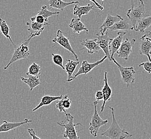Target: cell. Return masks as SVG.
I'll list each match as a JSON object with an SVG mask.
<instances>
[{
	"label": "cell",
	"instance_id": "obj_1",
	"mask_svg": "<svg viewBox=\"0 0 151 139\" xmlns=\"http://www.w3.org/2000/svg\"><path fill=\"white\" fill-rule=\"evenodd\" d=\"M111 111L112 123L107 130L101 134L102 136H106L111 139H125L132 136V134L119 126L116 120L113 107H108Z\"/></svg>",
	"mask_w": 151,
	"mask_h": 139
},
{
	"label": "cell",
	"instance_id": "obj_2",
	"mask_svg": "<svg viewBox=\"0 0 151 139\" xmlns=\"http://www.w3.org/2000/svg\"><path fill=\"white\" fill-rule=\"evenodd\" d=\"M33 38V37L32 35H30L27 39L22 42L19 44L14 47L15 50L12 58L10 60L9 63L4 67V69H8L11 64L17 61L28 58V57L30 55L29 45L30 41Z\"/></svg>",
	"mask_w": 151,
	"mask_h": 139
},
{
	"label": "cell",
	"instance_id": "obj_3",
	"mask_svg": "<svg viewBox=\"0 0 151 139\" xmlns=\"http://www.w3.org/2000/svg\"><path fill=\"white\" fill-rule=\"evenodd\" d=\"M65 119L62 122H57V124L65 128V131L63 133V137L64 138L68 139H80L79 137L77 135V132L76 130V126L78 125H83L81 123L74 124V117L71 115L70 113H65Z\"/></svg>",
	"mask_w": 151,
	"mask_h": 139
},
{
	"label": "cell",
	"instance_id": "obj_4",
	"mask_svg": "<svg viewBox=\"0 0 151 139\" xmlns=\"http://www.w3.org/2000/svg\"><path fill=\"white\" fill-rule=\"evenodd\" d=\"M148 16L146 13L145 6L143 0H139L138 6L128 10L127 13V16L130 20L134 29L140 20Z\"/></svg>",
	"mask_w": 151,
	"mask_h": 139
},
{
	"label": "cell",
	"instance_id": "obj_5",
	"mask_svg": "<svg viewBox=\"0 0 151 139\" xmlns=\"http://www.w3.org/2000/svg\"><path fill=\"white\" fill-rule=\"evenodd\" d=\"M98 103H99L98 101H96L94 102V111L93 115L92 117L91 121L90 123L89 130L91 135H92L94 137L97 136L100 128L104 125L107 124L108 123L107 119L104 120L102 119L99 115L97 110V105Z\"/></svg>",
	"mask_w": 151,
	"mask_h": 139
},
{
	"label": "cell",
	"instance_id": "obj_6",
	"mask_svg": "<svg viewBox=\"0 0 151 139\" xmlns=\"http://www.w3.org/2000/svg\"><path fill=\"white\" fill-rule=\"evenodd\" d=\"M111 60L116 64L121 73L123 82L129 87L130 85L134 84L135 81L136 73L133 67H123L116 61L114 57H111Z\"/></svg>",
	"mask_w": 151,
	"mask_h": 139
},
{
	"label": "cell",
	"instance_id": "obj_7",
	"mask_svg": "<svg viewBox=\"0 0 151 139\" xmlns=\"http://www.w3.org/2000/svg\"><path fill=\"white\" fill-rule=\"evenodd\" d=\"M52 42L56 43L67 50L73 55L76 59V61H79L78 56L76 54L75 51L73 49L69 41V39L64 36L63 33L60 29H58L56 33V37L52 39Z\"/></svg>",
	"mask_w": 151,
	"mask_h": 139
},
{
	"label": "cell",
	"instance_id": "obj_8",
	"mask_svg": "<svg viewBox=\"0 0 151 139\" xmlns=\"http://www.w3.org/2000/svg\"><path fill=\"white\" fill-rule=\"evenodd\" d=\"M109 31H107L104 34H96L97 42L100 47L101 49L105 53V56L107 57L109 61H112L111 55L109 52V45L113 39L109 37Z\"/></svg>",
	"mask_w": 151,
	"mask_h": 139
},
{
	"label": "cell",
	"instance_id": "obj_9",
	"mask_svg": "<svg viewBox=\"0 0 151 139\" xmlns=\"http://www.w3.org/2000/svg\"><path fill=\"white\" fill-rule=\"evenodd\" d=\"M136 40L135 39L129 41L128 38H127L122 43L119 50L117 52L119 58H123L126 61L128 60L130 55L132 52V47L136 43Z\"/></svg>",
	"mask_w": 151,
	"mask_h": 139
},
{
	"label": "cell",
	"instance_id": "obj_10",
	"mask_svg": "<svg viewBox=\"0 0 151 139\" xmlns=\"http://www.w3.org/2000/svg\"><path fill=\"white\" fill-rule=\"evenodd\" d=\"M107 58L106 56H105L101 59L96 62L93 63H90L87 61H84L81 63V67H79L78 72L76 73L73 76L74 80L78 76L81 75H86L87 73L90 72L91 71L94 69L96 67L99 65L100 64H102L104 62V61Z\"/></svg>",
	"mask_w": 151,
	"mask_h": 139
},
{
	"label": "cell",
	"instance_id": "obj_11",
	"mask_svg": "<svg viewBox=\"0 0 151 139\" xmlns=\"http://www.w3.org/2000/svg\"><path fill=\"white\" fill-rule=\"evenodd\" d=\"M32 120L28 118H25L23 122H9L6 120H3L2 124L0 125V133L8 132L9 131L16 129L22 125L29 124L32 123Z\"/></svg>",
	"mask_w": 151,
	"mask_h": 139
},
{
	"label": "cell",
	"instance_id": "obj_12",
	"mask_svg": "<svg viewBox=\"0 0 151 139\" xmlns=\"http://www.w3.org/2000/svg\"><path fill=\"white\" fill-rule=\"evenodd\" d=\"M104 87L102 88V92L104 96V102H103V104L102 105L101 107V113L104 111V110L105 109V105L106 103L108 101H110L111 98V95H112V90L111 89L110 86L108 84V82L107 79V72H105V76H104Z\"/></svg>",
	"mask_w": 151,
	"mask_h": 139
},
{
	"label": "cell",
	"instance_id": "obj_13",
	"mask_svg": "<svg viewBox=\"0 0 151 139\" xmlns=\"http://www.w3.org/2000/svg\"><path fill=\"white\" fill-rule=\"evenodd\" d=\"M124 19V18L120 16L119 15H116L115 16H113L110 14H108L104 23L100 27L99 31L101 33V34H104L107 31V29L113 26L117 22H119L120 20Z\"/></svg>",
	"mask_w": 151,
	"mask_h": 139
},
{
	"label": "cell",
	"instance_id": "obj_14",
	"mask_svg": "<svg viewBox=\"0 0 151 139\" xmlns=\"http://www.w3.org/2000/svg\"><path fill=\"white\" fill-rule=\"evenodd\" d=\"M127 34V32L119 31L117 33V36L113 39L109 45V52L111 53V58L114 57V54L117 52L121 46L124 36Z\"/></svg>",
	"mask_w": 151,
	"mask_h": 139
},
{
	"label": "cell",
	"instance_id": "obj_15",
	"mask_svg": "<svg viewBox=\"0 0 151 139\" xmlns=\"http://www.w3.org/2000/svg\"><path fill=\"white\" fill-rule=\"evenodd\" d=\"M26 25L28 26V31L31 33V34L34 38L35 37L40 36L42 32L44 31L45 26L50 25V24L45 23L39 24L37 22H27Z\"/></svg>",
	"mask_w": 151,
	"mask_h": 139
},
{
	"label": "cell",
	"instance_id": "obj_16",
	"mask_svg": "<svg viewBox=\"0 0 151 139\" xmlns=\"http://www.w3.org/2000/svg\"><path fill=\"white\" fill-rule=\"evenodd\" d=\"M81 43L84 48L87 50L88 53L90 54L98 53L100 50L101 49L97 42V39L92 40L86 39L83 41H81Z\"/></svg>",
	"mask_w": 151,
	"mask_h": 139
},
{
	"label": "cell",
	"instance_id": "obj_17",
	"mask_svg": "<svg viewBox=\"0 0 151 139\" xmlns=\"http://www.w3.org/2000/svg\"><path fill=\"white\" fill-rule=\"evenodd\" d=\"M134 27L130 24L128 19H123L117 22L113 26L109 27L107 31L110 32H113L115 31H132L134 30Z\"/></svg>",
	"mask_w": 151,
	"mask_h": 139
},
{
	"label": "cell",
	"instance_id": "obj_18",
	"mask_svg": "<svg viewBox=\"0 0 151 139\" xmlns=\"http://www.w3.org/2000/svg\"><path fill=\"white\" fill-rule=\"evenodd\" d=\"M69 27L73 30L75 33L79 34L82 31H85L86 34L88 33V29L83 23L81 20V18H73L71 20V23L69 24Z\"/></svg>",
	"mask_w": 151,
	"mask_h": 139
},
{
	"label": "cell",
	"instance_id": "obj_19",
	"mask_svg": "<svg viewBox=\"0 0 151 139\" xmlns=\"http://www.w3.org/2000/svg\"><path fill=\"white\" fill-rule=\"evenodd\" d=\"M79 64V62L77 61H73L71 59H67V63L65 65V70L68 73L67 82H71L74 80L73 73Z\"/></svg>",
	"mask_w": 151,
	"mask_h": 139
},
{
	"label": "cell",
	"instance_id": "obj_20",
	"mask_svg": "<svg viewBox=\"0 0 151 139\" xmlns=\"http://www.w3.org/2000/svg\"><path fill=\"white\" fill-rule=\"evenodd\" d=\"M141 42L140 44L139 54L140 55L146 56L149 61L151 62V57L150 52L151 50V42L144 37L140 38Z\"/></svg>",
	"mask_w": 151,
	"mask_h": 139
},
{
	"label": "cell",
	"instance_id": "obj_21",
	"mask_svg": "<svg viewBox=\"0 0 151 139\" xmlns=\"http://www.w3.org/2000/svg\"><path fill=\"white\" fill-rule=\"evenodd\" d=\"M63 96L62 95L60 96H50L45 95L44 96L41 100V101L39 104L38 105L35 107L32 111H35L38 110L39 108L42 107L43 106L45 105H49L50 104H52L53 102L58 101L63 97Z\"/></svg>",
	"mask_w": 151,
	"mask_h": 139
},
{
	"label": "cell",
	"instance_id": "obj_22",
	"mask_svg": "<svg viewBox=\"0 0 151 139\" xmlns=\"http://www.w3.org/2000/svg\"><path fill=\"white\" fill-rule=\"evenodd\" d=\"M78 4H76L73 8V15L78 16L79 18H81L83 16L87 15L93 9L94 6L91 4H87L86 6H79Z\"/></svg>",
	"mask_w": 151,
	"mask_h": 139
},
{
	"label": "cell",
	"instance_id": "obj_23",
	"mask_svg": "<svg viewBox=\"0 0 151 139\" xmlns=\"http://www.w3.org/2000/svg\"><path fill=\"white\" fill-rule=\"evenodd\" d=\"M79 1H73L70 2H65L63 0H49L50 8L54 9H59L62 11H64V9L67 6L71 4H79Z\"/></svg>",
	"mask_w": 151,
	"mask_h": 139
},
{
	"label": "cell",
	"instance_id": "obj_24",
	"mask_svg": "<svg viewBox=\"0 0 151 139\" xmlns=\"http://www.w3.org/2000/svg\"><path fill=\"white\" fill-rule=\"evenodd\" d=\"M20 78L23 82L29 86L31 91H32L35 87H37L39 85L41 84L39 77L29 75L28 78L22 77Z\"/></svg>",
	"mask_w": 151,
	"mask_h": 139
},
{
	"label": "cell",
	"instance_id": "obj_25",
	"mask_svg": "<svg viewBox=\"0 0 151 139\" xmlns=\"http://www.w3.org/2000/svg\"><path fill=\"white\" fill-rule=\"evenodd\" d=\"M151 25V16H148L147 17L143 18L140 20L138 23L137 24L134 30L136 32L143 33L145 31L146 29Z\"/></svg>",
	"mask_w": 151,
	"mask_h": 139
},
{
	"label": "cell",
	"instance_id": "obj_26",
	"mask_svg": "<svg viewBox=\"0 0 151 139\" xmlns=\"http://www.w3.org/2000/svg\"><path fill=\"white\" fill-rule=\"evenodd\" d=\"M0 29H1V32L2 33V34L6 38L9 39V40L10 41V42H12V44L15 47L16 45L12 40V37H10V35L9 34L10 27L6 23V20H4L1 18H0Z\"/></svg>",
	"mask_w": 151,
	"mask_h": 139
},
{
	"label": "cell",
	"instance_id": "obj_27",
	"mask_svg": "<svg viewBox=\"0 0 151 139\" xmlns=\"http://www.w3.org/2000/svg\"><path fill=\"white\" fill-rule=\"evenodd\" d=\"M59 14H60V12H52L48 10L47 6L46 5L42 6L40 10L38 12V15H41L45 19L46 22L48 20V18L52 17V16Z\"/></svg>",
	"mask_w": 151,
	"mask_h": 139
},
{
	"label": "cell",
	"instance_id": "obj_28",
	"mask_svg": "<svg viewBox=\"0 0 151 139\" xmlns=\"http://www.w3.org/2000/svg\"><path fill=\"white\" fill-rule=\"evenodd\" d=\"M41 67L39 64L33 62L29 67L27 72H26L27 75H33L36 77H40L41 75Z\"/></svg>",
	"mask_w": 151,
	"mask_h": 139
},
{
	"label": "cell",
	"instance_id": "obj_29",
	"mask_svg": "<svg viewBox=\"0 0 151 139\" xmlns=\"http://www.w3.org/2000/svg\"><path fill=\"white\" fill-rule=\"evenodd\" d=\"M52 62L54 63V64L61 67L62 69L65 70V67L63 64V57L59 54H54L52 53Z\"/></svg>",
	"mask_w": 151,
	"mask_h": 139
},
{
	"label": "cell",
	"instance_id": "obj_30",
	"mask_svg": "<svg viewBox=\"0 0 151 139\" xmlns=\"http://www.w3.org/2000/svg\"><path fill=\"white\" fill-rule=\"evenodd\" d=\"M62 104L63 107L65 110L69 109L72 104V102L69 98V96L68 95H65L63 96V97L61 99Z\"/></svg>",
	"mask_w": 151,
	"mask_h": 139
},
{
	"label": "cell",
	"instance_id": "obj_31",
	"mask_svg": "<svg viewBox=\"0 0 151 139\" xmlns=\"http://www.w3.org/2000/svg\"><path fill=\"white\" fill-rule=\"evenodd\" d=\"M32 22H37L39 24H44L47 23L45 19L41 15H37L31 18Z\"/></svg>",
	"mask_w": 151,
	"mask_h": 139
},
{
	"label": "cell",
	"instance_id": "obj_32",
	"mask_svg": "<svg viewBox=\"0 0 151 139\" xmlns=\"http://www.w3.org/2000/svg\"><path fill=\"white\" fill-rule=\"evenodd\" d=\"M139 67H142L144 70L148 73H151V62L150 61L143 62L139 65Z\"/></svg>",
	"mask_w": 151,
	"mask_h": 139
},
{
	"label": "cell",
	"instance_id": "obj_33",
	"mask_svg": "<svg viewBox=\"0 0 151 139\" xmlns=\"http://www.w3.org/2000/svg\"><path fill=\"white\" fill-rule=\"evenodd\" d=\"M28 132L30 136L32 137V139H41L40 138H39V136L37 135L36 132L33 128H29Z\"/></svg>",
	"mask_w": 151,
	"mask_h": 139
},
{
	"label": "cell",
	"instance_id": "obj_34",
	"mask_svg": "<svg viewBox=\"0 0 151 139\" xmlns=\"http://www.w3.org/2000/svg\"><path fill=\"white\" fill-rule=\"evenodd\" d=\"M96 100V101H100L104 99V96L101 90H98L96 93V95H95Z\"/></svg>",
	"mask_w": 151,
	"mask_h": 139
},
{
	"label": "cell",
	"instance_id": "obj_35",
	"mask_svg": "<svg viewBox=\"0 0 151 139\" xmlns=\"http://www.w3.org/2000/svg\"><path fill=\"white\" fill-rule=\"evenodd\" d=\"M89 1H90L92 2H93V3L95 4L96 7L98 8V9L101 10H104V7L102 6V5H100L99 3H98V2L96 1V0H89Z\"/></svg>",
	"mask_w": 151,
	"mask_h": 139
},
{
	"label": "cell",
	"instance_id": "obj_36",
	"mask_svg": "<svg viewBox=\"0 0 151 139\" xmlns=\"http://www.w3.org/2000/svg\"><path fill=\"white\" fill-rule=\"evenodd\" d=\"M139 0H130V4H131V8H134L138 6Z\"/></svg>",
	"mask_w": 151,
	"mask_h": 139
},
{
	"label": "cell",
	"instance_id": "obj_37",
	"mask_svg": "<svg viewBox=\"0 0 151 139\" xmlns=\"http://www.w3.org/2000/svg\"><path fill=\"white\" fill-rule=\"evenodd\" d=\"M142 37L146 38V39H147L150 41L151 42V31H147L146 32V34L142 36Z\"/></svg>",
	"mask_w": 151,
	"mask_h": 139
},
{
	"label": "cell",
	"instance_id": "obj_38",
	"mask_svg": "<svg viewBox=\"0 0 151 139\" xmlns=\"http://www.w3.org/2000/svg\"><path fill=\"white\" fill-rule=\"evenodd\" d=\"M102 2V3H103V2H104V1H105V0H101Z\"/></svg>",
	"mask_w": 151,
	"mask_h": 139
},
{
	"label": "cell",
	"instance_id": "obj_39",
	"mask_svg": "<svg viewBox=\"0 0 151 139\" xmlns=\"http://www.w3.org/2000/svg\"><path fill=\"white\" fill-rule=\"evenodd\" d=\"M150 55H151V50L150 51Z\"/></svg>",
	"mask_w": 151,
	"mask_h": 139
},
{
	"label": "cell",
	"instance_id": "obj_40",
	"mask_svg": "<svg viewBox=\"0 0 151 139\" xmlns=\"http://www.w3.org/2000/svg\"><path fill=\"white\" fill-rule=\"evenodd\" d=\"M150 139H151V138H150Z\"/></svg>",
	"mask_w": 151,
	"mask_h": 139
}]
</instances>
